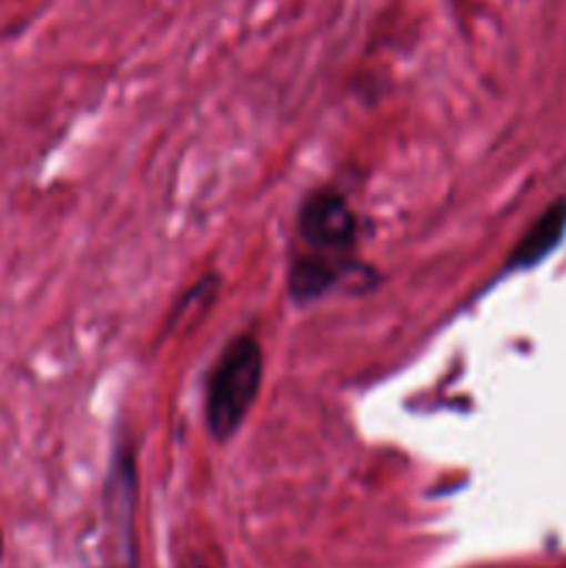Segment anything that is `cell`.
Here are the masks:
<instances>
[{"mask_svg":"<svg viewBox=\"0 0 566 568\" xmlns=\"http://www.w3.org/2000/svg\"><path fill=\"white\" fill-rule=\"evenodd\" d=\"M261 355L253 336H239L222 349L205 386V422L216 442H228L242 427L261 386Z\"/></svg>","mask_w":566,"mask_h":568,"instance_id":"7a4b0ae2","label":"cell"},{"mask_svg":"<svg viewBox=\"0 0 566 568\" xmlns=\"http://www.w3.org/2000/svg\"><path fill=\"white\" fill-rule=\"evenodd\" d=\"M0 555H3V538H0Z\"/></svg>","mask_w":566,"mask_h":568,"instance_id":"5b68a950","label":"cell"},{"mask_svg":"<svg viewBox=\"0 0 566 568\" xmlns=\"http://www.w3.org/2000/svg\"><path fill=\"white\" fill-rule=\"evenodd\" d=\"M566 236V200L549 205L542 216L536 220V225L522 236V242L516 244V250L511 253L508 270H527V266H536L564 242Z\"/></svg>","mask_w":566,"mask_h":568,"instance_id":"277c9868","label":"cell"},{"mask_svg":"<svg viewBox=\"0 0 566 568\" xmlns=\"http://www.w3.org/2000/svg\"><path fill=\"white\" fill-rule=\"evenodd\" d=\"M355 214L342 194L322 189L305 200L297 220V242L303 244V253L294 255L289 272L292 297L314 300L342 277L355 247Z\"/></svg>","mask_w":566,"mask_h":568,"instance_id":"6da1fadb","label":"cell"},{"mask_svg":"<svg viewBox=\"0 0 566 568\" xmlns=\"http://www.w3.org/2000/svg\"><path fill=\"white\" fill-rule=\"evenodd\" d=\"M137 469L131 455L111 464L103 488L100 564L103 568H137Z\"/></svg>","mask_w":566,"mask_h":568,"instance_id":"3957f363","label":"cell"}]
</instances>
